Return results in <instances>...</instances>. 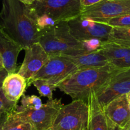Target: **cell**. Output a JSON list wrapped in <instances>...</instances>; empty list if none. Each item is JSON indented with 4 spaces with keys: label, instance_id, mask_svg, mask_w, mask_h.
<instances>
[{
    "label": "cell",
    "instance_id": "4316f807",
    "mask_svg": "<svg viewBox=\"0 0 130 130\" xmlns=\"http://www.w3.org/2000/svg\"><path fill=\"white\" fill-rule=\"evenodd\" d=\"M8 72L5 69L0 70V90L2 89L3 84L4 81H5L6 76H8Z\"/></svg>",
    "mask_w": 130,
    "mask_h": 130
},
{
    "label": "cell",
    "instance_id": "ba28073f",
    "mask_svg": "<svg viewBox=\"0 0 130 130\" xmlns=\"http://www.w3.org/2000/svg\"><path fill=\"white\" fill-rule=\"evenodd\" d=\"M71 34L80 42L91 39L107 41L110 38L112 27L89 18L80 16L67 22Z\"/></svg>",
    "mask_w": 130,
    "mask_h": 130
},
{
    "label": "cell",
    "instance_id": "7402d4cb",
    "mask_svg": "<svg viewBox=\"0 0 130 130\" xmlns=\"http://www.w3.org/2000/svg\"><path fill=\"white\" fill-rule=\"evenodd\" d=\"M105 24L112 27L130 28V14L113 18L107 20Z\"/></svg>",
    "mask_w": 130,
    "mask_h": 130
},
{
    "label": "cell",
    "instance_id": "836d02e7",
    "mask_svg": "<svg viewBox=\"0 0 130 130\" xmlns=\"http://www.w3.org/2000/svg\"><path fill=\"white\" fill-rule=\"evenodd\" d=\"M37 1H43V0H36Z\"/></svg>",
    "mask_w": 130,
    "mask_h": 130
},
{
    "label": "cell",
    "instance_id": "f1b7e54d",
    "mask_svg": "<svg viewBox=\"0 0 130 130\" xmlns=\"http://www.w3.org/2000/svg\"><path fill=\"white\" fill-rule=\"evenodd\" d=\"M19 1L26 5H32L36 0H19Z\"/></svg>",
    "mask_w": 130,
    "mask_h": 130
},
{
    "label": "cell",
    "instance_id": "e575fe53",
    "mask_svg": "<svg viewBox=\"0 0 130 130\" xmlns=\"http://www.w3.org/2000/svg\"><path fill=\"white\" fill-rule=\"evenodd\" d=\"M129 110H130V102H129Z\"/></svg>",
    "mask_w": 130,
    "mask_h": 130
},
{
    "label": "cell",
    "instance_id": "9c48e42d",
    "mask_svg": "<svg viewBox=\"0 0 130 130\" xmlns=\"http://www.w3.org/2000/svg\"><path fill=\"white\" fill-rule=\"evenodd\" d=\"M130 14V0H102L89 7L83 8L81 16L105 23L113 18Z\"/></svg>",
    "mask_w": 130,
    "mask_h": 130
},
{
    "label": "cell",
    "instance_id": "3957f363",
    "mask_svg": "<svg viewBox=\"0 0 130 130\" xmlns=\"http://www.w3.org/2000/svg\"><path fill=\"white\" fill-rule=\"evenodd\" d=\"M38 42L50 56L85 53L81 42L71 34L67 22H60L54 27L43 32Z\"/></svg>",
    "mask_w": 130,
    "mask_h": 130
},
{
    "label": "cell",
    "instance_id": "277c9868",
    "mask_svg": "<svg viewBox=\"0 0 130 130\" xmlns=\"http://www.w3.org/2000/svg\"><path fill=\"white\" fill-rule=\"evenodd\" d=\"M36 16L46 15L56 21L69 22L80 16L83 7L80 0L36 1L29 5Z\"/></svg>",
    "mask_w": 130,
    "mask_h": 130
},
{
    "label": "cell",
    "instance_id": "30bf717a",
    "mask_svg": "<svg viewBox=\"0 0 130 130\" xmlns=\"http://www.w3.org/2000/svg\"><path fill=\"white\" fill-rule=\"evenodd\" d=\"M130 91V69H121L114 74L104 87L96 93V96L103 108L108 104Z\"/></svg>",
    "mask_w": 130,
    "mask_h": 130
},
{
    "label": "cell",
    "instance_id": "d4e9b609",
    "mask_svg": "<svg viewBox=\"0 0 130 130\" xmlns=\"http://www.w3.org/2000/svg\"><path fill=\"white\" fill-rule=\"evenodd\" d=\"M109 64L120 69H130V55L119 59L110 61Z\"/></svg>",
    "mask_w": 130,
    "mask_h": 130
},
{
    "label": "cell",
    "instance_id": "d6986e66",
    "mask_svg": "<svg viewBox=\"0 0 130 130\" xmlns=\"http://www.w3.org/2000/svg\"><path fill=\"white\" fill-rule=\"evenodd\" d=\"M21 105L17 107L19 110H38L42 107L43 104L39 96L36 95H23Z\"/></svg>",
    "mask_w": 130,
    "mask_h": 130
},
{
    "label": "cell",
    "instance_id": "4dcf8cb0",
    "mask_svg": "<svg viewBox=\"0 0 130 130\" xmlns=\"http://www.w3.org/2000/svg\"><path fill=\"white\" fill-rule=\"evenodd\" d=\"M81 130H88V124L85 126H84Z\"/></svg>",
    "mask_w": 130,
    "mask_h": 130
},
{
    "label": "cell",
    "instance_id": "1f68e13d",
    "mask_svg": "<svg viewBox=\"0 0 130 130\" xmlns=\"http://www.w3.org/2000/svg\"><path fill=\"white\" fill-rule=\"evenodd\" d=\"M126 96H127V99H128V102H130V91H129V93H128V94H127Z\"/></svg>",
    "mask_w": 130,
    "mask_h": 130
},
{
    "label": "cell",
    "instance_id": "6da1fadb",
    "mask_svg": "<svg viewBox=\"0 0 130 130\" xmlns=\"http://www.w3.org/2000/svg\"><path fill=\"white\" fill-rule=\"evenodd\" d=\"M0 29L19 43L23 50L39 41L41 36L34 11L29 5L19 0H3Z\"/></svg>",
    "mask_w": 130,
    "mask_h": 130
},
{
    "label": "cell",
    "instance_id": "44dd1931",
    "mask_svg": "<svg viewBox=\"0 0 130 130\" xmlns=\"http://www.w3.org/2000/svg\"><path fill=\"white\" fill-rule=\"evenodd\" d=\"M37 89L39 95L43 97H46L48 100L53 99V91L57 88L56 86L51 85L47 81L43 79H37L33 81L32 83Z\"/></svg>",
    "mask_w": 130,
    "mask_h": 130
},
{
    "label": "cell",
    "instance_id": "d6a6232c",
    "mask_svg": "<svg viewBox=\"0 0 130 130\" xmlns=\"http://www.w3.org/2000/svg\"><path fill=\"white\" fill-rule=\"evenodd\" d=\"M124 130H130V126L129 127H128V128H127V129H124Z\"/></svg>",
    "mask_w": 130,
    "mask_h": 130
},
{
    "label": "cell",
    "instance_id": "4fadbf2b",
    "mask_svg": "<svg viewBox=\"0 0 130 130\" xmlns=\"http://www.w3.org/2000/svg\"><path fill=\"white\" fill-rule=\"evenodd\" d=\"M22 50V47L19 43L0 29V55L3 60L5 69L8 74L16 71L18 56Z\"/></svg>",
    "mask_w": 130,
    "mask_h": 130
},
{
    "label": "cell",
    "instance_id": "8fae6325",
    "mask_svg": "<svg viewBox=\"0 0 130 130\" xmlns=\"http://www.w3.org/2000/svg\"><path fill=\"white\" fill-rule=\"evenodd\" d=\"M25 50V57L17 73L26 79L27 86L30 81L46 63L50 56L39 42L34 43Z\"/></svg>",
    "mask_w": 130,
    "mask_h": 130
},
{
    "label": "cell",
    "instance_id": "52a82bcc",
    "mask_svg": "<svg viewBox=\"0 0 130 130\" xmlns=\"http://www.w3.org/2000/svg\"><path fill=\"white\" fill-rule=\"evenodd\" d=\"M63 105L60 99H52L38 110H19L16 108L12 112L17 118L31 123L36 130H48L52 128Z\"/></svg>",
    "mask_w": 130,
    "mask_h": 130
},
{
    "label": "cell",
    "instance_id": "f546056e",
    "mask_svg": "<svg viewBox=\"0 0 130 130\" xmlns=\"http://www.w3.org/2000/svg\"><path fill=\"white\" fill-rule=\"evenodd\" d=\"M5 69L4 67V63H3V58L1 57V55H0V70H2Z\"/></svg>",
    "mask_w": 130,
    "mask_h": 130
},
{
    "label": "cell",
    "instance_id": "5bb4252c",
    "mask_svg": "<svg viewBox=\"0 0 130 130\" xmlns=\"http://www.w3.org/2000/svg\"><path fill=\"white\" fill-rule=\"evenodd\" d=\"M88 104L90 111L88 130H115L108 120L104 108L98 101L95 93L90 95Z\"/></svg>",
    "mask_w": 130,
    "mask_h": 130
},
{
    "label": "cell",
    "instance_id": "83f0119b",
    "mask_svg": "<svg viewBox=\"0 0 130 130\" xmlns=\"http://www.w3.org/2000/svg\"><path fill=\"white\" fill-rule=\"evenodd\" d=\"M8 114V113H4L0 115V130H5L4 129V126L7 119Z\"/></svg>",
    "mask_w": 130,
    "mask_h": 130
},
{
    "label": "cell",
    "instance_id": "7a4b0ae2",
    "mask_svg": "<svg viewBox=\"0 0 130 130\" xmlns=\"http://www.w3.org/2000/svg\"><path fill=\"white\" fill-rule=\"evenodd\" d=\"M120 70L110 64L98 68L78 69L60 84L57 88L69 95L73 100L88 102L90 95L96 93Z\"/></svg>",
    "mask_w": 130,
    "mask_h": 130
},
{
    "label": "cell",
    "instance_id": "484cf974",
    "mask_svg": "<svg viewBox=\"0 0 130 130\" xmlns=\"http://www.w3.org/2000/svg\"><path fill=\"white\" fill-rule=\"evenodd\" d=\"M81 1V6L83 8L89 7V6H93L95 4L99 3V2L102 0H80Z\"/></svg>",
    "mask_w": 130,
    "mask_h": 130
},
{
    "label": "cell",
    "instance_id": "cb8c5ba5",
    "mask_svg": "<svg viewBox=\"0 0 130 130\" xmlns=\"http://www.w3.org/2000/svg\"><path fill=\"white\" fill-rule=\"evenodd\" d=\"M17 106V103L8 100L4 95L2 89L0 90V115L13 111Z\"/></svg>",
    "mask_w": 130,
    "mask_h": 130
},
{
    "label": "cell",
    "instance_id": "603a6c76",
    "mask_svg": "<svg viewBox=\"0 0 130 130\" xmlns=\"http://www.w3.org/2000/svg\"><path fill=\"white\" fill-rule=\"evenodd\" d=\"M104 41L99 39H91L81 42L85 53H91L99 50Z\"/></svg>",
    "mask_w": 130,
    "mask_h": 130
},
{
    "label": "cell",
    "instance_id": "e0dca14e",
    "mask_svg": "<svg viewBox=\"0 0 130 130\" xmlns=\"http://www.w3.org/2000/svg\"><path fill=\"white\" fill-rule=\"evenodd\" d=\"M100 50L109 62L130 55V46L109 39L104 42Z\"/></svg>",
    "mask_w": 130,
    "mask_h": 130
},
{
    "label": "cell",
    "instance_id": "ac0fdd59",
    "mask_svg": "<svg viewBox=\"0 0 130 130\" xmlns=\"http://www.w3.org/2000/svg\"><path fill=\"white\" fill-rule=\"evenodd\" d=\"M4 129L5 130H36L31 123L15 116L12 111L8 114Z\"/></svg>",
    "mask_w": 130,
    "mask_h": 130
},
{
    "label": "cell",
    "instance_id": "8992f818",
    "mask_svg": "<svg viewBox=\"0 0 130 130\" xmlns=\"http://www.w3.org/2000/svg\"><path fill=\"white\" fill-rule=\"evenodd\" d=\"M78 70L77 66L62 55L50 56V59L35 77L30 81L43 79L58 88V86Z\"/></svg>",
    "mask_w": 130,
    "mask_h": 130
},
{
    "label": "cell",
    "instance_id": "7c38bea8",
    "mask_svg": "<svg viewBox=\"0 0 130 130\" xmlns=\"http://www.w3.org/2000/svg\"><path fill=\"white\" fill-rule=\"evenodd\" d=\"M104 110L115 130H124L130 126L129 102L126 95H123L110 102Z\"/></svg>",
    "mask_w": 130,
    "mask_h": 130
},
{
    "label": "cell",
    "instance_id": "d590c367",
    "mask_svg": "<svg viewBox=\"0 0 130 130\" xmlns=\"http://www.w3.org/2000/svg\"><path fill=\"white\" fill-rule=\"evenodd\" d=\"M48 130H52V129H48Z\"/></svg>",
    "mask_w": 130,
    "mask_h": 130
},
{
    "label": "cell",
    "instance_id": "ffe728a7",
    "mask_svg": "<svg viewBox=\"0 0 130 130\" xmlns=\"http://www.w3.org/2000/svg\"><path fill=\"white\" fill-rule=\"evenodd\" d=\"M109 39L130 46V28L112 27Z\"/></svg>",
    "mask_w": 130,
    "mask_h": 130
},
{
    "label": "cell",
    "instance_id": "5b68a950",
    "mask_svg": "<svg viewBox=\"0 0 130 130\" xmlns=\"http://www.w3.org/2000/svg\"><path fill=\"white\" fill-rule=\"evenodd\" d=\"M89 105L81 100L63 105L57 114L52 130H81L88 124Z\"/></svg>",
    "mask_w": 130,
    "mask_h": 130
},
{
    "label": "cell",
    "instance_id": "9a60e30c",
    "mask_svg": "<svg viewBox=\"0 0 130 130\" xmlns=\"http://www.w3.org/2000/svg\"><path fill=\"white\" fill-rule=\"evenodd\" d=\"M27 83L26 79L17 72L8 74L4 81L2 91L5 97L10 101L18 103L24 95Z\"/></svg>",
    "mask_w": 130,
    "mask_h": 130
},
{
    "label": "cell",
    "instance_id": "2e32d148",
    "mask_svg": "<svg viewBox=\"0 0 130 130\" xmlns=\"http://www.w3.org/2000/svg\"><path fill=\"white\" fill-rule=\"evenodd\" d=\"M72 61L78 69L98 68L109 65V61L101 51L85 53L77 55H62Z\"/></svg>",
    "mask_w": 130,
    "mask_h": 130
}]
</instances>
